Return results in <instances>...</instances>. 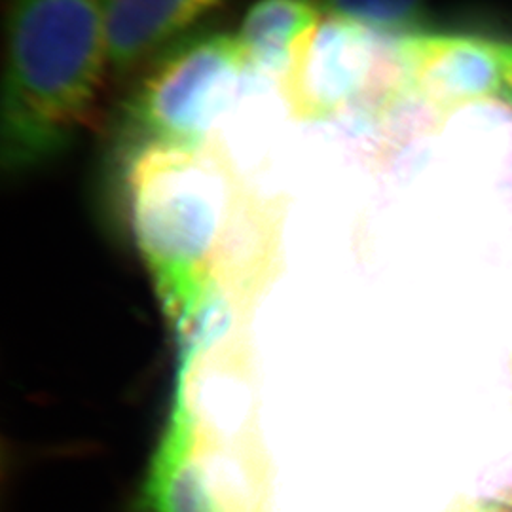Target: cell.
<instances>
[{
    "instance_id": "obj_9",
    "label": "cell",
    "mask_w": 512,
    "mask_h": 512,
    "mask_svg": "<svg viewBox=\"0 0 512 512\" xmlns=\"http://www.w3.org/2000/svg\"><path fill=\"white\" fill-rule=\"evenodd\" d=\"M323 16L317 0H256L236 33L251 71L279 82Z\"/></svg>"
},
{
    "instance_id": "obj_7",
    "label": "cell",
    "mask_w": 512,
    "mask_h": 512,
    "mask_svg": "<svg viewBox=\"0 0 512 512\" xmlns=\"http://www.w3.org/2000/svg\"><path fill=\"white\" fill-rule=\"evenodd\" d=\"M171 418L217 439H255L256 384L243 336L181 357Z\"/></svg>"
},
{
    "instance_id": "obj_13",
    "label": "cell",
    "mask_w": 512,
    "mask_h": 512,
    "mask_svg": "<svg viewBox=\"0 0 512 512\" xmlns=\"http://www.w3.org/2000/svg\"><path fill=\"white\" fill-rule=\"evenodd\" d=\"M503 499H507V501H511L512 503V490L509 492V494H505V497Z\"/></svg>"
},
{
    "instance_id": "obj_5",
    "label": "cell",
    "mask_w": 512,
    "mask_h": 512,
    "mask_svg": "<svg viewBox=\"0 0 512 512\" xmlns=\"http://www.w3.org/2000/svg\"><path fill=\"white\" fill-rule=\"evenodd\" d=\"M264 459L258 439H217L169 418L145 495L152 512H260Z\"/></svg>"
},
{
    "instance_id": "obj_8",
    "label": "cell",
    "mask_w": 512,
    "mask_h": 512,
    "mask_svg": "<svg viewBox=\"0 0 512 512\" xmlns=\"http://www.w3.org/2000/svg\"><path fill=\"white\" fill-rule=\"evenodd\" d=\"M228 0H105L112 76L141 71Z\"/></svg>"
},
{
    "instance_id": "obj_6",
    "label": "cell",
    "mask_w": 512,
    "mask_h": 512,
    "mask_svg": "<svg viewBox=\"0 0 512 512\" xmlns=\"http://www.w3.org/2000/svg\"><path fill=\"white\" fill-rule=\"evenodd\" d=\"M397 44L408 92L437 118L501 99L503 42L412 31Z\"/></svg>"
},
{
    "instance_id": "obj_2",
    "label": "cell",
    "mask_w": 512,
    "mask_h": 512,
    "mask_svg": "<svg viewBox=\"0 0 512 512\" xmlns=\"http://www.w3.org/2000/svg\"><path fill=\"white\" fill-rule=\"evenodd\" d=\"M253 194L215 145L133 150L129 215L169 321L215 281Z\"/></svg>"
},
{
    "instance_id": "obj_12",
    "label": "cell",
    "mask_w": 512,
    "mask_h": 512,
    "mask_svg": "<svg viewBox=\"0 0 512 512\" xmlns=\"http://www.w3.org/2000/svg\"><path fill=\"white\" fill-rule=\"evenodd\" d=\"M478 512H512V503L507 499H482L476 501Z\"/></svg>"
},
{
    "instance_id": "obj_11",
    "label": "cell",
    "mask_w": 512,
    "mask_h": 512,
    "mask_svg": "<svg viewBox=\"0 0 512 512\" xmlns=\"http://www.w3.org/2000/svg\"><path fill=\"white\" fill-rule=\"evenodd\" d=\"M501 101L512 109V42H503V90Z\"/></svg>"
},
{
    "instance_id": "obj_4",
    "label": "cell",
    "mask_w": 512,
    "mask_h": 512,
    "mask_svg": "<svg viewBox=\"0 0 512 512\" xmlns=\"http://www.w3.org/2000/svg\"><path fill=\"white\" fill-rule=\"evenodd\" d=\"M277 84L287 110L304 122L351 110L385 116L412 97L397 37L327 12Z\"/></svg>"
},
{
    "instance_id": "obj_1",
    "label": "cell",
    "mask_w": 512,
    "mask_h": 512,
    "mask_svg": "<svg viewBox=\"0 0 512 512\" xmlns=\"http://www.w3.org/2000/svg\"><path fill=\"white\" fill-rule=\"evenodd\" d=\"M110 67L105 0H12L6 25L2 164L25 171L92 124Z\"/></svg>"
},
{
    "instance_id": "obj_3",
    "label": "cell",
    "mask_w": 512,
    "mask_h": 512,
    "mask_svg": "<svg viewBox=\"0 0 512 512\" xmlns=\"http://www.w3.org/2000/svg\"><path fill=\"white\" fill-rule=\"evenodd\" d=\"M258 78L236 33L196 31L167 46L141 69L126 101L128 135L148 145L205 147Z\"/></svg>"
},
{
    "instance_id": "obj_10",
    "label": "cell",
    "mask_w": 512,
    "mask_h": 512,
    "mask_svg": "<svg viewBox=\"0 0 512 512\" xmlns=\"http://www.w3.org/2000/svg\"><path fill=\"white\" fill-rule=\"evenodd\" d=\"M327 14L351 19L378 33L408 35L420 19L425 0H317Z\"/></svg>"
}]
</instances>
